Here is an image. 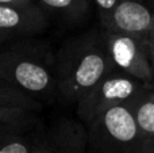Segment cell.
Returning a JSON list of instances; mask_svg holds the SVG:
<instances>
[{
    "instance_id": "cell-15",
    "label": "cell",
    "mask_w": 154,
    "mask_h": 153,
    "mask_svg": "<svg viewBox=\"0 0 154 153\" xmlns=\"http://www.w3.org/2000/svg\"><path fill=\"white\" fill-rule=\"evenodd\" d=\"M31 3H37L35 0H0V5H26V4H31Z\"/></svg>"
},
{
    "instance_id": "cell-9",
    "label": "cell",
    "mask_w": 154,
    "mask_h": 153,
    "mask_svg": "<svg viewBox=\"0 0 154 153\" xmlns=\"http://www.w3.org/2000/svg\"><path fill=\"white\" fill-rule=\"evenodd\" d=\"M143 153H154V87L149 88L133 105Z\"/></svg>"
},
{
    "instance_id": "cell-3",
    "label": "cell",
    "mask_w": 154,
    "mask_h": 153,
    "mask_svg": "<svg viewBox=\"0 0 154 153\" xmlns=\"http://www.w3.org/2000/svg\"><path fill=\"white\" fill-rule=\"evenodd\" d=\"M133 105L111 107L85 125L88 153H143Z\"/></svg>"
},
{
    "instance_id": "cell-2",
    "label": "cell",
    "mask_w": 154,
    "mask_h": 153,
    "mask_svg": "<svg viewBox=\"0 0 154 153\" xmlns=\"http://www.w3.org/2000/svg\"><path fill=\"white\" fill-rule=\"evenodd\" d=\"M114 69L103 31L92 30L70 38L56 53L58 95L77 105Z\"/></svg>"
},
{
    "instance_id": "cell-16",
    "label": "cell",
    "mask_w": 154,
    "mask_h": 153,
    "mask_svg": "<svg viewBox=\"0 0 154 153\" xmlns=\"http://www.w3.org/2000/svg\"><path fill=\"white\" fill-rule=\"evenodd\" d=\"M147 43H149V52H150V61H152V68H153V76H154V27L150 31L149 38H147Z\"/></svg>"
},
{
    "instance_id": "cell-8",
    "label": "cell",
    "mask_w": 154,
    "mask_h": 153,
    "mask_svg": "<svg viewBox=\"0 0 154 153\" xmlns=\"http://www.w3.org/2000/svg\"><path fill=\"white\" fill-rule=\"evenodd\" d=\"M31 153H88L87 127L81 121L61 118L39 130Z\"/></svg>"
},
{
    "instance_id": "cell-5",
    "label": "cell",
    "mask_w": 154,
    "mask_h": 153,
    "mask_svg": "<svg viewBox=\"0 0 154 153\" xmlns=\"http://www.w3.org/2000/svg\"><path fill=\"white\" fill-rule=\"evenodd\" d=\"M106 45L115 69L154 87V76L147 39L103 30Z\"/></svg>"
},
{
    "instance_id": "cell-11",
    "label": "cell",
    "mask_w": 154,
    "mask_h": 153,
    "mask_svg": "<svg viewBox=\"0 0 154 153\" xmlns=\"http://www.w3.org/2000/svg\"><path fill=\"white\" fill-rule=\"evenodd\" d=\"M38 123L37 111L19 106L0 103V132L14 129H31Z\"/></svg>"
},
{
    "instance_id": "cell-7",
    "label": "cell",
    "mask_w": 154,
    "mask_h": 153,
    "mask_svg": "<svg viewBox=\"0 0 154 153\" xmlns=\"http://www.w3.org/2000/svg\"><path fill=\"white\" fill-rule=\"evenodd\" d=\"M49 26V16L38 3L26 5H0V43L32 38Z\"/></svg>"
},
{
    "instance_id": "cell-14",
    "label": "cell",
    "mask_w": 154,
    "mask_h": 153,
    "mask_svg": "<svg viewBox=\"0 0 154 153\" xmlns=\"http://www.w3.org/2000/svg\"><path fill=\"white\" fill-rule=\"evenodd\" d=\"M91 2H93V4L97 8L99 18H100V22H101L116 8V5L122 0H91Z\"/></svg>"
},
{
    "instance_id": "cell-12",
    "label": "cell",
    "mask_w": 154,
    "mask_h": 153,
    "mask_svg": "<svg viewBox=\"0 0 154 153\" xmlns=\"http://www.w3.org/2000/svg\"><path fill=\"white\" fill-rule=\"evenodd\" d=\"M43 10H48L69 20L81 19L88 12L91 0H35Z\"/></svg>"
},
{
    "instance_id": "cell-10",
    "label": "cell",
    "mask_w": 154,
    "mask_h": 153,
    "mask_svg": "<svg viewBox=\"0 0 154 153\" xmlns=\"http://www.w3.org/2000/svg\"><path fill=\"white\" fill-rule=\"evenodd\" d=\"M39 130L35 126L0 132V153H31Z\"/></svg>"
},
{
    "instance_id": "cell-13",
    "label": "cell",
    "mask_w": 154,
    "mask_h": 153,
    "mask_svg": "<svg viewBox=\"0 0 154 153\" xmlns=\"http://www.w3.org/2000/svg\"><path fill=\"white\" fill-rule=\"evenodd\" d=\"M0 103H3V105H10V106L26 107V108L35 110V111H39L41 108H42V105H39V103L35 102L34 99L29 98L27 95H24L23 92L16 89L15 87L8 84L7 81H4L3 79H0Z\"/></svg>"
},
{
    "instance_id": "cell-6",
    "label": "cell",
    "mask_w": 154,
    "mask_h": 153,
    "mask_svg": "<svg viewBox=\"0 0 154 153\" xmlns=\"http://www.w3.org/2000/svg\"><path fill=\"white\" fill-rule=\"evenodd\" d=\"M100 23L107 33L147 39L154 27V4L146 0H122Z\"/></svg>"
},
{
    "instance_id": "cell-4",
    "label": "cell",
    "mask_w": 154,
    "mask_h": 153,
    "mask_svg": "<svg viewBox=\"0 0 154 153\" xmlns=\"http://www.w3.org/2000/svg\"><path fill=\"white\" fill-rule=\"evenodd\" d=\"M149 88L152 87L114 69L81 98L77 103V115L87 125L108 108L135 102Z\"/></svg>"
},
{
    "instance_id": "cell-1",
    "label": "cell",
    "mask_w": 154,
    "mask_h": 153,
    "mask_svg": "<svg viewBox=\"0 0 154 153\" xmlns=\"http://www.w3.org/2000/svg\"><path fill=\"white\" fill-rule=\"evenodd\" d=\"M0 79L39 105L58 95L56 54L34 38L0 43Z\"/></svg>"
}]
</instances>
